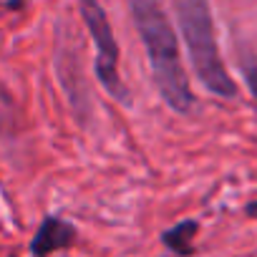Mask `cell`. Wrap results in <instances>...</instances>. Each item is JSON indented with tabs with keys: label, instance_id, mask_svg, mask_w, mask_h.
Wrapping results in <instances>:
<instances>
[{
	"label": "cell",
	"instance_id": "obj_1",
	"mask_svg": "<svg viewBox=\"0 0 257 257\" xmlns=\"http://www.w3.org/2000/svg\"><path fill=\"white\" fill-rule=\"evenodd\" d=\"M128 13L142 36V43L149 56V68L154 73V83L167 101V106L177 113H189L194 108V93L182 68V53L177 33L159 8L157 0H126Z\"/></svg>",
	"mask_w": 257,
	"mask_h": 257
},
{
	"label": "cell",
	"instance_id": "obj_2",
	"mask_svg": "<svg viewBox=\"0 0 257 257\" xmlns=\"http://www.w3.org/2000/svg\"><path fill=\"white\" fill-rule=\"evenodd\" d=\"M174 11H177L179 31H182L184 46L189 51L192 68H194L197 78L204 83V88L209 93L232 98L237 93V86L222 63L217 38H214L209 3L207 0H174Z\"/></svg>",
	"mask_w": 257,
	"mask_h": 257
},
{
	"label": "cell",
	"instance_id": "obj_3",
	"mask_svg": "<svg viewBox=\"0 0 257 257\" xmlns=\"http://www.w3.org/2000/svg\"><path fill=\"white\" fill-rule=\"evenodd\" d=\"M78 11L91 33L93 48H96V78L118 103H128L132 93H128V88L123 86V81L118 76V43L113 38L106 11L96 0H78Z\"/></svg>",
	"mask_w": 257,
	"mask_h": 257
},
{
	"label": "cell",
	"instance_id": "obj_4",
	"mask_svg": "<svg viewBox=\"0 0 257 257\" xmlns=\"http://www.w3.org/2000/svg\"><path fill=\"white\" fill-rule=\"evenodd\" d=\"M73 239H76L73 224H68V222L61 219V217H46V219L41 222V227H38L33 242H31V252H33L36 257H48L51 252L73 244Z\"/></svg>",
	"mask_w": 257,
	"mask_h": 257
},
{
	"label": "cell",
	"instance_id": "obj_5",
	"mask_svg": "<svg viewBox=\"0 0 257 257\" xmlns=\"http://www.w3.org/2000/svg\"><path fill=\"white\" fill-rule=\"evenodd\" d=\"M197 229H199V224H197L194 219H184V222L174 224L172 229H167V232L162 234V242H164L172 252H177V254H192V252H194L192 239H194Z\"/></svg>",
	"mask_w": 257,
	"mask_h": 257
},
{
	"label": "cell",
	"instance_id": "obj_6",
	"mask_svg": "<svg viewBox=\"0 0 257 257\" xmlns=\"http://www.w3.org/2000/svg\"><path fill=\"white\" fill-rule=\"evenodd\" d=\"M242 76H244V81H247V86H249L252 96L257 98V61L247 58V61L242 63Z\"/></svg>",
	"mask_w": 257,
	"mask_h": 257
},
{
	"label": "cell",
	"instance_id": "obj_7",
	"mask_svg": "<svg viewBox=\"0 0 257 257\" xmlns=\"http://www.w3.org/2000/svg\"><path fill=\"white\" fill-rule=\"evenodd\" d=\"M244 212H247L249 217H254V219H257V202H252V204H247V209H244Z\"/></svg>",
	"mask_w": 257,
	"mask_h": 257
}]
</instances>
